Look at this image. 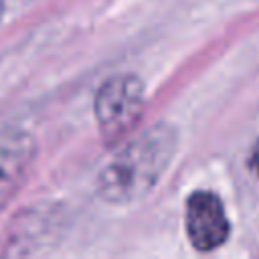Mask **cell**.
<instances>
[{
	"label": "cell",
	"instance_id": "1",
	"mask_svg": "<svg viewBox=\"0 0 259 259\" xmlns=\"http://www.w3.org/2000/svg\"><path fill=\"white\" fill-rule=\"evenodd\" d=\"M176 130L156 123L123 146L97 176V194L109 204H127L146 196L166 172L176 152Z\"/></svg>",
	"mask_w": 259,
	"mask_h": 259
},
{
	"label": "cell",
	"instance_id": "2",
	"mask_svg": "<svg viewBox=\"0 0 259 259\" xmlns=\"http://www.w3.org/2000/svg\"><path fill=\"white\" fill-rule=\"evenodd\" d=\"M144 103V81L138 75L109 77L95 93V119L101 138L115 146L136 127Z\"/></svg>",
	"mask_w": 259,
	"mask_h": 259
},
{
	"label": "cell",
	"instance_id": "3",
	"mask_svg": "<svg viewBox=\"0 0 259 259\" xmlns=\"http://www.w3.org/2000/svg\"><path fill=\"white\" fill-rule=\"evenodd\" d=\"M184 225L190 245L200 253L219 249L231 235V223L223 200L210 190L190 192L186 198Z\"/></svg>",
	"mask_w": 259,
	"mask_h": 259
},
{
	"label": "cell",
	"instance_id": "4",
	"mask_svg": "<svg viewBox=\"0 0 259 259\" xmlns=\"http://www.w3.org/2000/svg\"><path fill=\"white\" fill-rule=\"evenodd\" d=\"M36 158V142L24 130L0 132V210L22 188L32 162Z\"/></svg>",
	"mask_w": 259,
	"mask_h": 259
},
{
	"label": "cell",
	"instance_id": "5",
	"mask_svg": "<svg viewBox=\"0 0 259 259\" xmlns=\"http://www.w3.org/2000/svg\"><path fill=\"white\" fill-rule=\"evenodd\" d=\"M249 168H251L253 174L259 176V142L255 144V148H253V152L249 156Z\"/></svg>",
	"mask_w": 259,
	"mask_h": 259
},
{
	"label": "cell",
	"instance_id": "6",
	"mask_svg": "<svg viewBox=\"0 0 259 259\" xmlns=\"http://www.w3.org/2000/svg\"><path fill=\"white\" fill-rule=\"evenodd\" d=\"M2 14H4V0H0V20H2Z\"/></svg>",
	"mask_w": 259,
	"mask_h": 259
}]
</instances>
